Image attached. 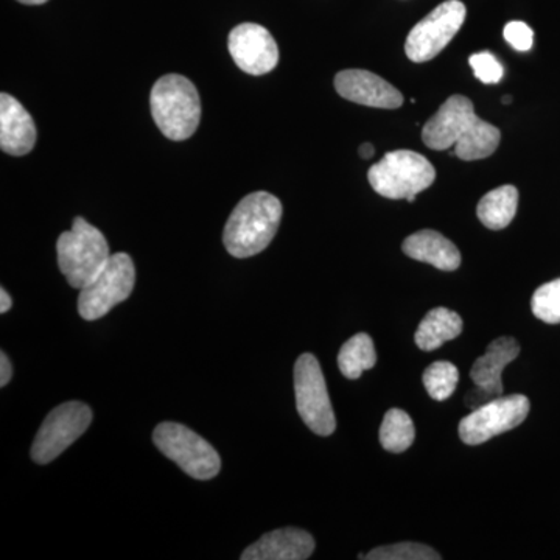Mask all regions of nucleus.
<instances>
[{
  "label": "nucleus",
  "instance_id": "nucleus-1",
  "mask_svg": "<svg viewBox=\"0 0 560 560\" xmlns=\"http://www.w3.org/2000/svg\"><path fill=\"white\" fill-rule=\"evenodd\" d=\"M422 140L431 150L455 149L452 156L463 161H478L495 153L501 132L475 114L474 103L469 98L452 95L427 121Z\"/></svg>",
  "mask_w": 560,
  "mask_h": 560
},
{
  "label": "nucleus",
  "instance_id": "nucleus-2",
  "mask_svg": "<svg viewBox=\"0 0 560 560\" xmlns=\"http://www.w3.org/2000/svg\"><path fill=\"white\" fill-rule=\"evenodd\" d=\"M282 202L268 191H254L232 210L223 232L228 253L248 259L267 249L278 234Z\"/></svg>",
  "mask_w": 560,
  "mask_h": 560
},
{
  "label": "nucleus",
  "instance_id": "nucleus-3",
  "mask_svg": "<svg viewBox=\"0 0 560 560\" xmlns=\"http://www.w3.org/2000/svg\"><path fill=\"white\" fill-rule=\"evenodd\" d=\"M151 114L162 135L171 140H187L201 120L197 88L183 75H164L156 81L150 97Z\"/></svg>",
  "mask_w": 560,
  "mask_h": 560
},
{
  "label": "nucleus",
  "instance_id": "nucleus-4",
  "mask_svg": "<svg viewBox=\"0 0 560 560\" xmlns=\"http://www.w3.org/2000/svg\"><path fill=\"white\" fill-rule=\"evenodd\" d=\"M57 253L62 275L77 290L94 280L110 257L105 235L81 217L73 220L72 230L62 232Z\"/></svg>",
  "mask_w": 560,
  "mask_h": 560
},
{
  "label": "nucleus",
  "instance_id": "nucleus-5",
  "mask_svg": "<svg viewBox=\"0 0 560 560\" xmlns=\"http://www.w3.org/2000/svg\"><path fill=\"white\" fill-rule=\"evenodd\" d=\"M372 189L389 200L415 201L436 179L433 164L411 150L389 151L368 172Z\"/></svg>",
  "mask_w": 560,
  "mask_h": 560
},
{
  "label": "nucleus",
  "instance_id": "nucleus-6",
  "mask_svg": "<svg viewBox=\"0 0 560 560\" xmlns=\"http://www.w3.org/2000/svg\"><path fill=\"white\" fill-rule=\"evenodd\" d=\"M153 442L164 456L178 464L195 480H212L220 474L221 459L215 448L200 434L175 422L160 423Z\"/></svg>",
  "mask_w": 560,
  "mask_h": 560
},
{
  "label": "nucleus",
  "instance_id": "nucleus-7",
  "mask_svg": "<svg viewBox=\"0 0 560 560\" xmlns=\"http://www.w3.org/2000/svg\"><path fill=\"white\" fill-rule=\"evenodd\" d=\"M136 270L125 253L110 254L108 264L80 290L79 313L86 320L101 319L116 305L127 301L135 290Z\"/></svg>",
  "mask_w": 560,
  "mask_h": 560
},
{
  "label": "nucleus",
  "instance_id": "nucleus-8",
  "mask_svg": "<svg viewBox=\"0 0 560 560\" xmlns=\"http://www.w3.org/2000/svg\"><path fill=\"white\" fill-rule=\"evenodd\" d=\"M294 393L305 425L319 436H330L337 429V420L319 361L312 353H302L294 364Z\"/></svg>",
  "mask_w": 560,
  "mask_h": 560
},
{
  "label": "nucleus",
  "instance_id": "nucleus-9",
  "mask_svg": "<svg viewBox=\"0 0 560 560\" xmlns=\"http://www.w3.org/2000/svg\"><path fill=\"white\" fill-rule=\"evenodd\" d=\"M529 410L530 401L523 394L497 397L460 420V441L467 445L485 444L525 422Z\"/></svg>",
  "mask_w": 560,
  "mask_h": 560
},
{
  "label": "nucleus",
  "instance_id": "nucleus-10",
  "mask_svg": "<svg viewBox=\"0 0 560 560\" xmlns=\"http://www.w3.org/2000/svg\"><path fill=\"white\" fill-rule=\"evenodd\" d=\"M466 5L459 0H447L423 18L408 35L405 51L412 62L436 58L466 21Z\"/></svg>",
  "mask_w": 560,
  "mask_h": 560
},
{
  "label": "nucleus",
  "instance_id": "nucleus-11",
  "mask_svg": "<svg viewBox=\"0 0 560 560\" xmlns=\"http://www.w3.org/2000/svg\"><path fill=\"white\" fill-rule=\"evenodd\" d=\"M91 422V408L81 401H68L55 408L44 420L33 442V460L49 464L57 459L66 448L86 433Z\"/></svg>",
  "mask_w": 560,
  "mask_h": 560
},
{
  "label": "nucleus",
  "instance_id": "nucleus-12",
  "mask_svg": "<svg viewBox=\"0 0 560 560\" xmlns=\"http://www.w3.org/2000/svg\"><path fill=\"white\" fill-rule=\"evenodd\" d=\"M228 47L238 69L249 75H265L278 66V44L271 33L259 24L245 22L237 25L230 33Z\"/></svg>",
  "mask_w": 560,
  "mask_h": 560
},
{
  "label": "nucleus",
  "instance_id": "nucleus-13",
  "mask_svg": "<svg viewBox=\"0 0 560 560\" xmlns=\"http://www.w3.org/2000/svg\"><path fill=\"white\" fill-rule=\"evenodd\" d=\"M335 90L346 101L371 108L396 109L404 105L400 91L370 70H342L335 77Z\"/></svg>",
  "mask_w": 560,
  "mask_h": 560
},
{
  "label": "nucleus",
  "instance_id": "nucleus-14",
  "mask_svg": "<svg viewBox=\"0 0 560 560\" xmlns=\"http://www.w3.org/2000/svg\"><path fill=\"white\" fill-rule=\"evenodd\" d=\"M315 551V539L298 528L271 530L243 551L242 560H305Z\"/></svg>",
  "mask_w": 560,
  "mask_h": 560
},
{
  "label": "nucleus",
  "instance_id": "nucleus-15",
  "mask_svg": "<svg viewBox=\"0 0 560 560\" xmlns=\"http://www.w3.org/2000/svg\"><path fill=\"white\" fill-rule=\"evenodd\" d=\"M36 142V128L31 114L13 95H0V149L11 156H25Z\"/></svg>",
  "mask_w": 560,
  "mask_h": 560
},
{
  "label": "nucleus",
  "instance_id": "nucleus-16",
  "mask_svg": "<svg viewBox=\"0 0 560 560\" xmlns=\"http://www.w3.org/2000/svg\"><path fill=\"white\" fill-rule=\"evenodd\" d=\"M518 353H521V346L515 338L501 337L490 342L485 355H481L471 366L470 377L475 386H480L495 397L503 396L501 374L508 364L517 359Z\"/></svg>",
  "mask_w": 560,
  "mask_h": 560
},
{
  "label": "nucleus",
  "instance_id": "nucleus-17",
  "mask_svg": "<svg viewBox=\"0 0 560 560\" xmlns=\"http://www.w3.org/2000/svg\"><path fill=\"white\" fill-rule=\"evenodd\" d=\"M401 249L411 259L433 265L438 270L455 271L460 265L459 249L436 231L416 232L405 238Z\"/></svg>",
  "mask_w": 560,
  "mask_h": 560
},
{
  "label": "nucleus",
  "instance_id": "nucleus-18",
  "mask_svg": "<svg viewBox=\"0 0 560 560\" xmlns=\"http://www.w3.org/2000/svg\"><path fill=\"white\" fill-rule=\"evenodd\" d=\"M463 331V319L458 313L438 307L427 313L416 330V345L423 352L440 349L444 342L455 340Z\"/></svg>",
  "mask_w": 560,
  "mask_h": 560
},
{
  "label": "nucleus",
  "instance_id": "nucleus-19",
  "mask_svg": "<svg viewBox=\"0 0 560 560\" xmlns=\"http://www.w3.org/2000/svg\"><path fill=\"white\" fill-rule=\"evenodd\" d=\"M517 208L518 190L514 186L497 187L478 202V219L488 230H504L514 220Z\"/></svg>",
  "mask_w": 560,
  "mask_h": 560
},
{
  "label": "nucleus",
  "instance_id": "nucleus-20",
  "mask_svg": "<svg viewBox=\"0 0 560 560\" xmlns=\"http://www.w3.org/2000/svg\"><path fill=\"white\" fill-rule=\"evenodd\" d=\"M377 363L374 341L368 334H357L346 341L338 353V368L349 381H357L364 371H370Z\"/></svg>",
  "mask_w": 560,
  "mask_h": 560
},
{
  "label": "nucleus",
  "instance_id": "nucleus-21",
  "mask_svg": "<svg viewBox=\"0 0 560 560\" xmlns=\"http://www.w3.org/2000/svg\"><path fill=\"white\" fill-rule=\"evenodd\" d=\"M415 423L408 412L393 408L385 415L381 427L382 447L386 452L401 453L408 451L415 442Z\"/></svg>",
  "mask_w": 560,
  "mask_h": 560
},
{
  "label": "nucleus",
  "instance_id": "nucleus-22",
  "mask_svg": "<svg viewBox=\"0 0 560 560\" xmlns=\"http://www.w3.org/2000/svg\"><path fill=\"white\" fill-rule=\"evenodd\" d=\"M459 382L458 368L451 361H436L423 372V386L431 399L447 400L455 393Z\"/></svg>",
  "mask_w": 560,
  "mask_h": 560
},
{
  "label": "nucleus",
  "instance_id": "nucleus-23",
  "mask_svg": "<svg viewBox=\"0 0 560 560\" xmlns=\"http://www.w3.org/2000/svg\"><path fill=\"white\" fill-rule=\"evenodd\" d=\"M370 560H440L441 555L427 545L416 541H401V544L378 547L366 555Z\"/></svg>",
  "mask_w": 560,
  "mask_h": 560
},
{
  "label": "nucleus",
  "instance_id": "nucleus-24",
  "mask_svg": "<svg viewBox=\"0 0 560 560\" xmlns=\"http://www.w3.org/2000/svg\"><path fill=\"white\" fill-rule=\"evenodd\" d=\"M534 316L547 324H560V278L539 287L530 301Z\"/></svg>",
  "mask_w": 560,
  "mask_h": 560
},
{
  "label": "nucleus",
  "instance_id": "nucleus-25",
  "mask_svg": "<svg viewBox=\"0 0 560 560\" xmlns=\"http://www.w3.org/2000/svg\"><path fill=\"white\" fill-rule=\"evenodd\" d=\"M475 77L485 84L500 83L504 75L503 65L490 51H480L469 58Z\"/></svg>",
  "mask_w": 560,
  "mask_h": 560
},
{
  "label": "nucleus",
  "instance_id": "nucleus-26",
  "mask_svg": "<svg viewBox=\"0 0 560 560\" xmlns=\"http://www.w3.org/2000/svg\"><path fill=\"white\" fill-rule=\"evenodd\" d=\"M504 39L510 43L512 49L517 51H528L533 49L534 32L528 24L522 21H512L504 25Z\"/></svg>",
  "mask_w": 560,
  "mask_h": 560
},
{
  "label": "nucleus",
  "instance_id": "nucleus-27",
  "mask_svg": "<svg viewBox=\"0 0 560 560\" xmlns=\"http://www.w3.org/2000/svg\"><path fill=\"white\" fill-rule=\"evenodd\" d=\"M493 399H497V397L493 396V394L488 393V390L481 389L480 386H475V388L469 390V393L466 394V397H464L466 407L469 408L470 411L477 410V408L489 404V401Z\"/></svg>",
  "mask_w": 560,
  "mask_h": 560
},
{
  "label": "nucleus",
  "instance_id": "nucleus-28",
  "mask_svg": "<svg viewBox=\"0 0 560 560\" xmlns=\"http://www.w3.org/2000/svg\"><path fill=\"white\" fill-rule=\"evenodd\" d=\"M11 377H13V366L5 352L0 353V386L9 385Z\"/></svg>",
  "mask_w": 560,
  "mask_h": 560
},
{
  "label": "nucleus",
  "instance_id": "nucleus-29",
  "mask_svg": "<svg viewBox=\"0 0 560 560\" xmlns=\"http://www.w3.org/2000/svg\"><path fill=\"white\" fill-rule=\"evenodd\" d=\"M13 301H11L10 294L5 290L0 289V313H7L10 311Z\"/></svg>",
  "mask_w": 560,
  "mask_h": 560
},
{
  "label": "nucleus",
  "instance_id": "nucleus-30",
  "mask_svg": "<svg viewBox=\"0 0 560 560\" xmlns=\"http://www.w3.org/2000/svg\"><path fill=\"white\" fill-rule=\"evenodd\" d=\"M360 156L363 158V160H371V158L374 156V147H372L370 142L363 143V145L360 147Z\"/></svg>",
  "mask_w": 560,
  "mask_h": 560
},
{
  "label": "nucleus",
  "instance_id": "nucleus-31",
  "mask_svg": "<svg viewBox=\"0 0 560 560\" xmlns=\"http://www.w3.org/2000/svg\"><path fill=\"white\" fill-rule=\"evenodd\" d=\"M25 5H43V3L49 2V0H20Z\"/></svg>",
  "mask_w": 560,
  "mask_h": 560
},
{
  "label": "nucleus",
  "instance_id": "nucleus-32",
  "mask_svg": "<svg viewBox=\"0 0 560 560\" xmlns=\"http://www.w3.org/2000/svg\"><path fill=\"white\" fill-rule=\"evenodd\" d=\"M511 101H512L511 95H504V97L501 98V102H503L504 105H508V103H510Z\"/></svg>",
  "mask_w": 560,
  "mask_h": 560
}]
</instances>
